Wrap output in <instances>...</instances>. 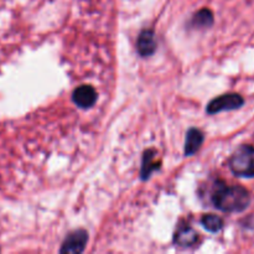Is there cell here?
<instances>
[{"instance_id":"obj_1","label":"cell","mask_w":254,"mask_h":254,"mask_svg":"<svg viewBox=\"0 0 254 254\" xmlns=\"http://www.w3.org/2000/svg\"><path fill=\"white\" fill-rule=\"evenodd\" d=\"M212 202L215 207L223 212H242L250 205L251 195L245 188L221 184L216 186Z\"/></svg>"},{"instance_id":"obj_2","label":"cell","mask_w":254,"mask_h":254,"mask_svg":"<svg viewBox=\"0 0 254 254\" xmlns=\"http://www.w3.org/2000/svg\"><path fill=\"white\" fill-rule=\"evenodd\" d=\"M230 168L236 176L253 178L254 176V148L252 145H241L233 153Z\"/></svg>"},{"instance_id":"obj_3","label":"cell","mask_w":254,"mask_h":254,"mask_svg":"<svg viewBox=\"0 0 254 254\" xmlns=\"http://www.w3.org/2000/svg\"><path fill=\"white\" fill-rule=\"evenodd\" d=\"M245 103V99L242 96L237 93H228L223 94V96L215 98L213 101L210 102L207 107V113L208 114H215L218 112L223 111H232V109L241 108Z\"/></svg>"},{"instance_id":"obj_4","label":"cell","mask_w":254,"mask_h":254,"mask_svg":"<svg viewBox=\"0 0 254 254\" xmlns=\"http://www.w3.org/2000/svg\"><path fill=\"white\" fill-rule=\"evenodd\" d=\"M88 241V236L87 232L83 230L74 231V232L69 233L64 241L61 246V253H81L83 252L86 243Z\"/></svg>"},{"instance_id":"obj_5","label":"cell","mask_w":254,"mask_h":254,"mask_svg":"<svg viewBox=\"0 0 254 254\" xmlns=\"http://www.w3.org/2000/svg\"><path fill=\"white\" fill-rule=\"evenodd\" d=\"M72 99L79 108H89L97 101V93L93 87L81 86L74 89Z\"/></svg>"},{"instance_id":"obj_6","label":"cell","mask_w":254,"mask_h":254,"mask_svg":"<svg viewBox=\"0 0 254 254\" xmlns=\"http://www.w3.org/2000/svg\"><path fill=\"white\" fill-rule=\"evenodd\" d=\"M136 49L141 56H150L156 50L155 35L151 30H144L138 37V44Z\"/></svg>"},{"instance_id":"obj_7","label":"cell","mask_w":254,"mask_h":254,"mask_svg":"<svg viewBox=\"0 0 254 254\" xmlns=\"http://www.w3.org/2000/svg\"><path fill=\"white\" fill-rule=\"evenodd\" d=\"M174 241L178 246H181V247H190V246H193L197 241V233L190 227V226H181L175 233V237H174Z\"/></svg>"},{"instance_id":"obj_8","label":"cell","mask_w":254,"mask_h":254,"mask_svg":"<svg viewBox=\"0 0 254 254\" xmlns=\"http://www.w3.org/2000/svg\"><path fill=\"white\" fill-rule=\"evenodd\" d=\"M203 143V134L198 129L192 128L186 134V143H185V154L188 156L192 155L200 149L201 144Z\"/></svg>"},{"instance_id":"obj_9","label":"cell","mask_w":254,"mask_h":254,"mask_svg":"<svg viewBox=\"0 0 254 254\" xmlns=\"http://www.w3.org/2000/svg\"><path fill=\"white\" fill-rule=\"evenodd\" d=\"M202 225L210 232H218L222 230L223 227V221L222 218L218 217L216 215H206L202 217Z\"/></svg>"},{"instance_id":"obj_10","label":"cell","mask_w":254,"mask_h":254,"mask_svg":"<svg viewBox=\"0 0 254 254\" xmlns=\"http://www.w3.org/2000/svg\"><path fill=\"white\" fill-rule=\"evenodd\" d=\"M213 22V15L210 10L203 9L201 11H198L197 14L193 16L192 24L197 27H207L210 25H212Z\"/></svg>"},{"instance_id":"obj_11","label":"cell","mask_w":254,"mask_h":254,"mask_svg":"<svg viewBox=\"0 0 254 254\" xmlns=\"http://www.w3.org/2000/svg\"><path fill=\"white\" fill-rule=\"evenodd\" d=\"M154 156L150 155L149 153L145 154L144 156V161H143V169H141V178L143 179H148L149 175L151 174V171L156 170V161L153 160Z\"/></svg>"}]
</instances>
